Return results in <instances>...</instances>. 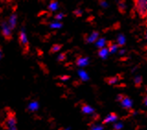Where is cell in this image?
<instances>
[{
    "mask_svg": "<svg viewBox=\"0 0 147 130\" xmlns=\"http://www.w3.org/2000/svg\"><path fill=\"white\" fill-rule=\"evenodd\" d=\"M123 127V125L121 123H116L113 125V130H121Z\"/></svg>",
    "mask_w": 147,
    "mask_h": 130,
    "instance_id": "cell-24",
    "label": "cell"
},
{
    "mask_svg": "<svg viewBox=\"0 0 147 130\" xmlns=\"http://www.w3.org/2000/svg\"><path fill=\"white\" fill-rule=\"evenodd\" d=\"M89 130H104V127L98 124H91Z\"/></svg>",
    "mask_w": 147,
    "mask_h": 130,
    "instance_id": "cell-18",
    "label": "cell"
},
{
    "mask_svg": "<svg viewBox=\"0 0 147 130\" xmlns=\"http://www.w3.org/2000/svg\"><path fill=\"white\" fill-rule=\"evenodd\" d=\"M8 130H18V128H17V127H12L10 129H8Z\"/></svg>",
    "mask_w": 147,
    "mask_h": 130,
    "instance_id": "cell-33",
    "label": "cell"
},
{
    "mask_svg": "<svg viewBox=\"0 0 147 130\" xmlns=\"http://www.w3.org/2000/svg\"><path fill=\"white\" fill-rule=\"evenodd\" d=\"M81 110H82V113H84L86 114H94V109L91 107L90 105L86 104V103H83L82 104V107H81Z\"/></svg>",
    "mask_w": 147,
    "mask_h": 130,
    "instance_id": "cell-9",
    "label": "cell"
},
{
    "mask_svg": "<svg viewBox=\"0 0 147 130\" xmlns=\"http://www.w3.org/2000/svg\"><path fill=\"white\" fill-rule=\"evenodd\" d=\"M142 82V78L141 76H136L134 78V85L136 88H139Z\"/></svg>",
    "mask_w": 147,
    "mask_h": 130,
    "instance_id": "cell-20",
    "label": "cell"
},
{
    "mask_svg": "<svg viewBox=\"0 0 147 130\" xmlns=\"http://www.w3.org/2000/svg\"><path fill=\"white\" fill-rule=\"evenodd\" d=\"M119 10L121 13H124L126 10V5L124 4V2H121L119 4Z\"/></svg>",
    "mask_w": 147,
    "mask_h": 130,
    "instance_id": "cell-23",
    "label": "cell"
},
{
    "mask_svg": "<svg viewBox=\"0 0 147 130\" xmlns=\"http://www.w3.org/2000/svg\"><path fill=\"white\" fill-rule=\"evenodd\" d=\"M5 125L7 126V129H10L12 127H17L16 114L11 109H8V111H7V118H6V122H5Z\"/></svg>",
    "mask_w": 147,
    "mask_h": 130,
    "instance_id": "cell-2",
    "label": "cell"
},
{
    "mask_svg": "<svg viewBox=\"0 0 147 130\" xmlns=\"http://www.w3.org/2000/svg\"><path fill=\"white\" fill-rule=\"evenodd\" d=\"M50 27L53 28V29H60V28L63 27V24L60 22H54V23H52V24H50Z\"/></svg>",
    "mask_w": 147,
    "mask_h": 130,
    "instance_id": "cell-22",
    "label": "cell"
},
{
    "mask_svg": "<svg viewBox=\"0 0 147 130\" xmlns=\"http://www.w3.org/2000/svg\"><path fill=\"white\" fill-rule=\"evenodd\" d=\"M105 81L109 85H113V84H115V83H117L119 81V77L116 76V77L107 78H105Z\"/></svg>",
    "mask_w": 147,
    "mask_h": 130,
    "instance_id": "cell-15",
    "label": "cell"
},
{
    "mask_svg": "<svg viewBox=\"0 0 147 130\" xmlns=\"http://www.w3.org/2000/svg\"><path fill=\"white\" fill-rule=\"evenodd\" d=\"M76 63L78 67H86L89 63V57H78Z\"/></svg>",
    "mask_w": 147,
    "mask_h": 130,
    "instance_id": "cell-7",
    "label": "cell"
},
{
    "mask_svg": "<svg viewBox=\"0 0 147 130\" xmlns=\"http://www.w3.org/2000/svg\"><path fill=\"white\" fill-rule=\"evenodd\" d=\"M135 5L140 17L144 18L147 12V0H135Z\"/></svg>",
    "mask_w": 147,
    "mask_h": 130,
    "instance_id": "cell-3",
    "label": "cell"
},
{
    "mask_svg": "<svg viewBox=\"0 0 147 130\" xmlns=\"http://www.w3.org/2000/svg\"><path fill=\"white\" fill-rule=\"evenodd\" d=\"M69 78H70V76H67V75H65V76H63V77L60 78V80H63V81H65V80H69Z\"/></svg>",
    "mask_w": 147,
    "mask_h": 130,
    "instance_id": "cell-28",
    "label": "cell"
},
{
    "mask_svg": "<svg viewBox=\"0 0 147 130\" xmlns=\"http://www.w3.org/2000/svg\"><path fill=\"white\" fill-rule=\"evenodd\" d=\"M123 97H124V94H119V95L117 96V101H121L123 99Z\"/></svg>",
    "mask_w": 147,
    "mask_h": 130,
    "instance_id": "cell-29",
    "label": "cell"
},
{
    "mask_svg": "<svg viewBox=\"0 0 147 130\" xmlns=\"http://www.w3.org/2000/svg\"><path fill=\"white\" fill-rule=\"evenodd\" d=\"M63 13H60V14H57L56 16L54 17V20H57V21H60L61 20H63Z\"/></svg>",
    "mask_w": 147,
    "mask_h": 130,
    "instance_id": "cell-25",
    "label": "cell"
},
{
    "mask_svg": "<svg viewBox=\"0 0 147 130\" xmlns=\"http://www.w3.org/2000/svg\"><path fill=\"white\" fill-rule=\"evenodd\" d=\"M38 108H39V103H37V101H32L29 105V109L30 111H36V110H38Z\"/></svg>",
    "mask_w": 147,
    "mask_h": 130,
    "instance_id": "cell-21",
    "label": "cell"
},
{
    "mask_svg": "<svg viewBox=\"0 0 147 130\" xmlns=\"http://www.w3.org/2000/svg\"><path fill=\"white\" fill-rule=\"evenodd\" d=\"M109 50L108 48H106V47H103V48H101L99 49L98 51V55L99 56L102 58V59H106L108 57V55H109Z\"/></svg>",
    "mask_w": 147,
    "mask_h": 130,
    "instance_id": "cell-12",
    "label": "cell"
},
{
    "mask_svg": "<svg viewBox=\"0 0 147 130\" xmlns=\"http://www.w3.org/2000/svg\"><path fill=\"white\" fill-rule=\"evenodd\" d=\"M124 51H125V50H121V52H119V54H124Z\"/></svg>",
    "mask_w": 147,
    "mask_h": 130,
    "instance_id": "cell-34",
    "label": "cell"
},
{
    "mask_svg": "<svg viewBox=\"0 0 147 130\" xmlns=\"http://www.w3.org/2000/svg\"><path fill=\"white\" fill-rule=\"evenodd\" d=\"M99 117H100V116H99V114H95L93 115V119H94V120H98Z\"/></svg>",
    "mask_w": 147,
    "mask_h": 130,
    "instance_id": "cell-31",
    "label": "cell"
},
{
    "mask_svg": "<svg viewBox=\"0 0 147 130\" xmlns=\"http://www.w3.org/2000/svg\"><path fill=\"white\" fill-rule=\"evenodd\" d=\"M118 115L115 113H110L109 114H108L107 116L105 117V119L102 121V125H106L109 123H114L115 121L118 120Z\"/></svg>",
    "mask_w": 147,
    "mask_h": 130,
    "instance_id": "cell-6",
    "label": "cell"
},
{
    "mask_svg": "<svg viewBox=\"0 0 147 130\" xmlns=\"http://www.w3.org/2000/svg\"><path fill=\"white\" fill-rule=\"evenodd\" d=\"M6 1H7V2H11L12 0H6Z\"/></svg>",
    "mask_w": 147,
    "mask_h": 130,
    "instance_id": "cell-35",
    "label": "cell"
},
{
    "mask_svg": "<svg viewBox=\"0 0 147 130\" xmlns=\"http://www.w3.org/2000/svg\"><path fill=\"white\" fill-rule=\"evenodd\" d=\"M106 44H108V46H109L108 50H109V53H110V54L116 53L119 50V45L117 44H112L111 42H107Z\"/></svg>",
    "mask_w": 147,
    "mask_h": 130,
    "instance_id": "cell-11",
    "label": "cell"
},
{
    "mask_svg": "<svg viewBox=\"0 0 147 130\" xmlns=\"http://www.w3.org/2000/svg\"><path fill=\"white\" fill-rule=\"evenodd\" d=\"M74 14L76 16V17H80V16H82V14H83V11H82V9H76V10H75L74 11Z\"/></svg>",
    "mask_w": 147,
    "mask_h": 130,
    "instance_id": "cell-27",
    "label": "cell"
},
{
    "mask_svg": "<svg viewBox=\"0 0 147 130\" xmlns=\"http://www.w3.org/2000/svg\"><path fill=\"white\" fill-rule=\"evenodd\" d=\"M2 56H3V54H2V49L0 48V60H1Z\"/></svg>",
    "mask_w": 147,
    "mask_h": 130,
    "instance_id": "cell-32",
    "label": "cell"
},
{
    "mask_svg": "<svg viewBox=\"0 0 147 130\" xmlns=\"http://www.w3.org/2000/svg\"><path fill=\"white\" fill-rule=\"evenodd\" d=\"M66 58V54L65 53H62L58 55V60L59 61H63L64 59Z\"/></svg>",
    "mask_w": 147,
    "mask_h": 130,
    "instance_id": "cell-26",
    "label": "cell"
},
{
    "mask_svg": "<svg viewBox=\"0 0 147 130\" xmlns=\"http://www.w3.org/2000/svg\"><path fill=\"white\" fill-rule=\"evenodd\" d=\"M78 75H79V77L81 78V80H84V81H86L89 78L88 75H87L86 72L84 71V70H79V71H78Z\"/></svg>",
    "mask_w": 147,
    "mask_h": 130,
    "instance_id": "cell-17",
    "label": "cell"
},
{
    "mask_svg": "<svg viewBox=\"0 0 147 130\" xmlns=\"http://www.w3.org/2000/svg\"><path fill=\"white\" fill-rule=\"evenodd\" d=\"M119 103H121V106L125 110H130V109H131L132 105H133V101L130 98H129L128 96H126V95H124L123 99L121 101H119Z\"/></svg>",
    "mask_w": 147,
    "mask_h": 130,
    "instance_id": "cell-5",
    "label": "cell"
},
{
    "mask_svg": "<svg viewBox=\"0 0 147 130\" xmlns=\"http://www.w3.org/2000/svg\"><path fill=\"white\" fill-rule=\"evenodd\" d=\"M106 44H107V41H106L105 38H100V39H98V41H96V46L98 49L105 47Z\"/></svg>",
    "mask_w": 147,
    "mask_h": 130,
    "instance_id": "cell-13",
    "label": "cell"
},
{
    "mask_svg": "<svg viewBox=\"0 0 147 130\" xmlns=\"http://www.w3.org/2000/svg\"><path fill=\"white\" fill-rule=\"evenodd\" d=\"M58 7H59L58 2L56 1V0H53V1L50 3L48 8L50 9L51 11H55V10H57V9H58Z\"/></svg>",
    "mask_w": 147,
    "mask_h": 130,
    "instance_id": "cell-14",
    "label": "cell"
},
{
    "mask_svg": "<svg viewBox=\"0 0 147 130\" xmlns=\"http://www.w3.org/2000/svg\"><path fill=\"white\" fill-rule=\"evenodd\" d=\"M62 47H63V45H61V44H53V46H52V48H51V52L50 53H56V52H58V51H60L62 49Z\"/></svg>",
    "mask_w": 147,
    "mask_h": 130,
    "instance_id": "cell-19",
    "label": "cell"
},
{
    "mask_svg": "<svg viewBox=\"0 0 147 130\" xmlns=\"http://www.w3.org/2000/svg\"><path fill=\"white\" fill-rule=\"evenodd\" d=\"M8 25L10 27L11 30H14L16 28V25H17V14L13 13L12 15L10 16L8 20Z\"/></svg>",
    "mask_w": 147,
    "mask_h": 130,
    "instance_id": "cell-8",
    "label": "cell"
},
{
    "mask_svg": "<svg viewBox=\"0 0 147 130\" xmlns=\"http://www.w3.org/2000/svg\"><path fill=\"white\" fill-rule=\"evenodd\" d=\"M117 42H118V45L119 46H123L124 44H126V38H125V36H124L123 34H119Z\"/></svg>",
    "mask_w": 147,
    "mask_h": 130,
    "instance_id": "cell-16",
    "label": "cell"
},
{
    "mask_svg": "<svg viewBox=\"0 0 147 130\" xmlns=\"http://www.w3.org/2000/svg\"><path fill=\"white\" fill-rule=\"evenodd\" d=\"M18 38H20V44L22 48L23 54H28V52L30 51V44H29V41H28L27 34L25 32L24 28H22V30L20 31V37H18Z\"/></svg>",
    "mask_w": 147,
    "mask_h": 130,
    "instance_id": "cell-1",
    "label": "cell"
},
{
    "mask_svg": "<svg viewBox=\"0 0 147 130\" xmlns=\"http://www.w3.org/2000/svg\"><path fill=\"white\" fill-rule=\"evenodd\" d=\"M1 28H2V34L4 36V38L7 41H10L12 39V32H11V29L9 27L8 23H7L6 21H3L1 23Z\"/></svg>",
    "mask_w": 147,
    "mask_h": 130,
    "instance_id": "cell-4",
    "label": "cell"
},
{
    "mask_svg": "<svg viewBox=\"0 0 147 130\" xmlns=\"http://www.w3.org/2000/svg\"><path fill=\"white\" fill-rule=\"evenodd\" d=\"M98 38V31H93L90 35L87 36V38H86V41L87 44H92V43H95Z\"/></svg>",
    "mask_w": 147,
    "mask_h": 130,
    "instance_id": "cell-10",
    "label": "cell"
},
{
    "mask_svg": "<svg viewBox=\"0 0 147 130\" xmlns=\"http://www.w3.org/2000/svg\"><path fill=\"white\" fill-rule=\"evenodd\" d=\"M100 5H101L102 7H108V3L106 2V1H102V0L100 1Z\"/></svg>",
    "mask_w": 147,
    "mask_h": 130,
    "instance_id": "cell-30",
    "label": "cell"
}]
</instances>
